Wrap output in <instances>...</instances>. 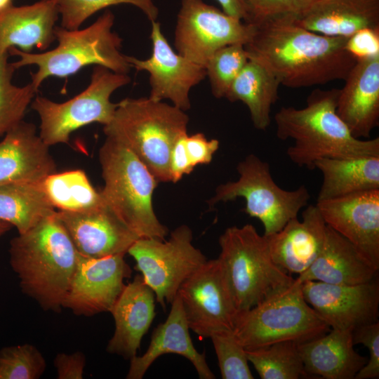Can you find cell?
<instances>
[{
	"mask_svg": "<svg viewBox=\"0 0 379 379\" xmlns=\"http://www.w3.org/2000/svg\"><path fill=\"white\" fill-rule=\"evenodd\" d=\"M251 25L253 33L244 44L248 59L263 65L286 87L345 80L357 62L345 48L348 38L310 31L297 23L295 15Z\"/></svg>",
	"mask_w": 379,
	"mask_h": 379,
	"instance_id": "obj_1",
	"label": "cell"
},
{
	"mask_svg": "<svg viewBox=\"0 0 379 379\" xmlns=\"http://www.w3.org/2000/svg\"><path fill=\"white\" fill-rule=\"evenodd\" d=\"M339 89H314L302 108L282 107L274 115L276 135L281 140L291 139L286 154L291 162L308 170L315 169L324 158L379 156V138H354L336 113Z\"/></svg>",
	"mask_w": 379,
	"mask_h": 379,
	"instance_id": "obj_2",
	"label": "cell"
},
{
	"mask_svg": "<svg viewBox=\"0 0 379 379\" xmlns=\"http://www.w3.org/2000/svg\"><path fill=\"white\" fill-rule=\"evenodd\" d=\"M8 251L22 292L44 310L60 312L79 253L56 212L13 238Z\"/></svg>",
	"mask_w": 379,
	"mask_h": 379,
	"instance_id": "obj_3",
	"label": "cell"
},
{
	"mask_svg": "<svg viewBox=\"0 0 379 379\" xmlns=\"http://www.w3.org/2000/svg\"><path fill=\"white\" fill-rule=\"evenodd\" d=\"M114 22V14L107 10L84 29H67L55 26L57 46L38 53L11 48L9 55L18 58L12 64L15 69L28 65L37 67L36 72L31 73V84L37 91L47 78L67 77L90 65L128 74L131 66L127 55L121 52L122 39L112 30Z\"/></svg>",
	"mask_w": 379,
	"mask_h": 379,
	"instance_id": "obj_4",
	"label": "cell"
},
{
	"mask_svg": "<svg viewBox=\"0 0 379 379\" xmlns=\"http://www.w3.org/2000/svg\"><path fill=\"white\" fill-rule=\"evenodd\" d=\"M185 111L149 97L126 98L117 103L104 126L106 137L127 147L159 182H171L170 154L175 141L187 133Z\"/></svg>",
	"mask_w": 379,
	"mask_h": 379,
	"instance_id": "obj_5",
	"label": "cell"
},
{
	"mask_svg": "<svg viewBox=\"0 0 379 379\" xmlns=\"http://www.w3.org/2000/svg\"><path fill=\"white\" fill-rule=\"evenodd\" d=\"M105 205L139 238L164 240L168 228L157 218L152 197L159 181L125 145L106 137L98 153Z\"/></svg>",
	"mask_w": 379,
	"mask_h": 379,
	"instance_id": "obj_6",
	"label": "cell"
},
{
	"mask_svg": "<svg viewBox=\"0 0 379 379\" xmlns=\"http://www.w3.org/2000/svg\"><path fill=\"white\" fill-rule=\"evenodd\" d=\"M218 242V258L237 313L283 292L294 282L274 263L266 237L253 225L227 228Z\"/></svg>",
	"mask_w": 379,
	"mask_h": 379,
	"instance_id": "obj_7",
	"label": "cell"
},
{
	"mask_svg": "<svg viewBox=\"0 0 379 379\" xmlns=\"http://www.w3.org/2000/svg\"><path fill=\"white\" fill-rule=\"evenodd\" d=\"M330 329L305 300L296 278L283 292L238 312L233 333L245 350H250L280 341L303 343Z\"/></svg>",
	"mask_w": 379,
	"mask_h": 379,
	"instance_id": "obj_8",
	"label": "cell"
},
{
	"mask_svg": "<svg viewBox=\"0 0 379 379\" xmlns=\"http://www.w3.org/2000/svg\"><path fill=\"white\" fill-rule=\"evenodd\" d=\"M237 170L239 178L218 185L208 201L209 206L244 198V211L261 222L265 236L281 230L308 205L310 194L305 185L293 190L281 188L272 178L269 164L253 154L239 162Z\"/></svg>",
	"mask_w": 379,
	"mask_h": 379,
	"instance_id": "obj_9",
	"label": "cell"
},
{
	"mask_svg": "<svg viewBox=\"0 0 379 379\" xmlns=\"http://www.w3.org/2000/svg\"><path fill=\"white\" fill-rule=\"evenodd\" d=\"M130 82L128 74L95 66L88 86L69 100L56 102L35 96L30 105L40 119L39 136L46 145L52 146L68 143L74 131L88 124L107 125L117 106L110 100L111 95Z\"/></svg>",
	"mask_w": 379,
	"mask_h": 379,
	"instance_id": "obj_10",
	"label": "cell"
},
{
	"mask_svg": "<svg viewBox=\"0 0 379 379\" xmlns=\"http://www.w3.org/2000/svg\"><path fill=\"white\" fill-rule=\"evenodd\" d=\"M127 253L164 309L176 297L182 282L207 260L192 244V232L185 225L175 228L167 241L140 238Z\"/></svg>",
	"mask_w": 379,
	"mask_h": 379,
	"instance_id": "obj_11",
	"label": "cell"
},
{
	"mask_svg": "<svg viewBox=\"0 0 379 379\" xmlns=\"http://www.w3.org/2000/svg\"><path fill=\"white\" fill-rule=\"evenodd\" d=\"M253 26L230 15L203 0H180L174 46L178 53L205 67L219 48L245 44Z\"/></svg>",
	"mask_w": 379,
	"mask_h": 379,
	"instance_id": "obj_12",
	"label": "cell"
},
{
	"mask_svg": "<svg viewBox=\"0 0 379 379\" xmlns=\"http://www.w3.org/2000/svg\"><path fill=\"white\" fill-rule=\"evenodd\" d=\"M190 330L202 338L233 331L237 311L218 258L206 260L178 291Z\"/></svg>",
	"mask_w": 379,
	"mask_h": 379,
	"instance_id": "obj_13",
	"label": "cell"
},
{
	"mask_svg": "<svg viewBox=\"0 0 379 379\" xmlns=\"http://www.w3.org/2000/svg\"><path fill=\"white\" fill-rule=\"evenodd\" d=\"M151 23V56L141 60L127 55V60L131 68L149 74L150 98L168 100L185 112L191 107L190 91L206 78V69L175 53L164 35L160 23L157 20Z\"/></svg>",
	"mask_w": 379,
	"mask_h": 379,
	"instance_id": "obj_14",
	"label": "cell"
},
{
	"mask_svg": "<svg viewBox=\"0 0 379 379\" xmlns=\"http://www.w3.org/2000/svg\"><path fill=\"white\" fill-rule=\"evenodd\" d=\"M301 290L306 302L331 328L353 331L378 321V277L354 285L305 281Z\"/></svg>",
	"mask_w": 379,
	"mask_h": 379,
	"instance_id": "obj_15",
	"label": "cell"
},
{
	"mask_svg": "<svg viewBox=\"0 0 379 379\" xmlns=\"http://www.w3.org/2000/svg\"><path fill=\"white\" fill-rule=\"evenodd\" d=\"M124 255L90 258L79 253L62 307L85 317L109 312L126 285L124 279L131 274Z\"/></svg>",
	"mask_w": 379,
	"mask_h": 379,
	"instance_id": "obj_16",
	"label": "cell"
},
{
	"mask_svg": "<svg viewBox=\"0 0 379 379\" xmlns=\"http://www.w3.org/2000/svg\"><path fill=\"white\" fill-rule=\"evenodd\" d=\"M326 224L379 267V190L317 201Z\"/></svg>",
	"mask_w": 379,
	"mask_h": 379,
	"instance_id": "obj_17",
	"label": "cell"
},
{
	"mask_svg": "<svg viewBox=\"0 0 379 379\" xmlns=\"http://www.w3.org/2000/svg\"><path fill=\"white\" fill-rule=\"evenodd\" d=\"M77 251L90 258L126 254L138 239L105 204L82 211H57Z\"/></svg>",
	"mask_w": 379,
	"mask_h": 379,
	"instance_id": "obj_18",
	"label": "cell"
},
{
	"mask_svg": "<svg viewBox=\"0 0 379 379\" xmlns=\"http://www.w3.org/2000/svg\"><path fill=\"white\" fill-rule=\"evenodd\" d=\"M48 145L32 123L21 121L0 142V185L41 183L56 172Z\"/></svg>",
	"mask_w": 379,
	"mask_h": 379,
	"instance_id": "obj_19",
	"label": "cell"
},
{
	"mask_svg": "<svg viewBox=\"0 0 379 379\" xmlns=\"http://www.w3.org/2000/svg\"><path fill=\"white\" fill-rule=\"evenodd\" d=\"M339 89L336 113L359 139L379 125V55L357 60Z\"/></svg>",
	"mask_w": 379,
	"mask_h": 379,
	"instance_id": "obj_20",
	"label": "cell"
},
{
	"mask_svg": "<svg viewBox=\"0 0 379 379\" xmlns=\"http://www.w3.org/2000/svg\"><path fill=\"white\" fill-rule=\"evenodd\" d=\"M302 220H290L279 232L265 236L274 263L288 274L306 271L319 255L326 224L317 205L308 204Z\"/></svg>",
	"mask_w": 379,
	"mask_h": 379,
	"instance_id": "obj_21",
	"label": "cell"
},
{
	"mask_svg": "<svg viewBox=\"0 0 379 379\" xmlns=\"http://www.w3.org/2000/svg\"><path fill=\"white\" fill-rule=\"evenodd\" d=\"M155 295L141 274L125 285L109 312L114 321V334L106 350L131 359L137 355L141 340L155 317Z\"/></svg>",
	"mask_w": 379,
	"mask_h": 379,
	"instance_id": "obj_22",
	"label": "cell"
},
{
	"mask_svg": "<svg viewBox=\"0 0 379 379\" xmlns=\"http://www.w3.org/2000/svg\"><path fill=\"white\" fill-rule=\"evenodd\" d=\"M170 312L164 323L154 330L149 347L141 356L135 355L130 359L127 379H141L153 362L166 354L181 355L193 364L201 379H214L204 352H199L194 347L179 295L172 301Z\"/></svg>",
	"mask_w": 379,
	"mask_h": 379,
	"instance_id": "obj_23",
	"label": "cell"
},
{
	"mask_svg": "<svg viewBox=\"0 0 379 379\" xmlns=\"http://www.w3.org/2000/svg\"><path fill=\"white\" fill-rule=\"evenodd\" d=\"M379 267L342 235L326 225L323 248L312 265L297 279L354 285L378 277Z\"/></svg>",
	"mask_w": 379,
	"mask_h": 379,
	"instance_id": "obj_24",
	"label": "cell"
},
{
	"mask_svg": "<svg viewBox=\"0 0 379 379\" xmlns=\"http://www.w3.org/2000/svg\"><path fill=\"white\" fill-rule=\"evenodd\" d=\"M58 11L53 0L31 5L9 6L0 12V53L15 47L31 53L46 51L55 41L54 29Z\"/></svg>",
	"mask_w": 379,
	"mask_h": 379,
	"instance_id": "obj_25",
	"label": "cell"
},
{
	"mask_svg": "<svg viewBox=\"0 0 379 379\" xmlns=\"http://www.w3.org/2000/svg\"><path fill=\"white\" fill-rule=\"evenodd\" d=\"M295 21L315 33L348 38L364 29H379V0H312Z\"/></svg>",
	"mask_w": 379,
	"mask_h": 379,
	"instance_id": "obj_26",
	"label": "cell"
},
{
	"mask_svg": "<svg viewBox=\"0 0 379 379\" xmlns=\"http://www.w3.org/2000/svg\"><path fill=\"white\" fill-rule=\"evenodd\" d=\"M352 331L331 328L312 340L298 343L307 373L324 379H354L368 359L354 349Z\"/></svg>",
	"mask_w": 379,
	"mask_h": 379,
	"instance_id": "obj_27",
	"label": "cell"
},
{
	"mask_svg": "<svg viewBox=\"0 0 379 379\" xmlns=\"http://www.w3.org/2000/svg\"><path fill=\"white\" fill-rule=\"evenodd\" d=\"M314 167L323 176L317 201L379 190V156L324 158Z\"/></svg>",
	"mask_w": 379,
	"mask_h": 379,
	"instance_id": "obj_28",
	"label": "cell"
},
{
	"mask_svg": "<svg viewBox=\"0 0 379 379\" xmlns=\"http://www.w3.org/2000/svg\"><path fill=\"white\" fill-rule=\"evenodd\" d=\"M279 85L270 70L248 59L224 98L230 102H242L249 110L254 127L265 131L271 124L272 107L279 98Z\"/></svg>",
	"mask_w": 379,
	"mask_h": 379,
	"instance_id": "obj_29",
	"label": "cell"
},
{
	"mask_svg": "<svg viewBox=\"0 0 379 379\" xmlns=\"http://www.w3.org/2000/svg\"><path fill=\"white\" fill-rule=\"evenodd\" d=\"M56 209L41 183H11L0 185V220L9 223L22 234Z\"/></svg>",
	"mask_w": 379,
	"mask_h": 379,
	"instance_id": "obj_30",
	"label": "cell"
},
{
	"mask_svg": "<svg viewBox=\"0 0 379 379\" xmlns=\"http://www.w3.org/2000/svg\"><path fill=\"white\" fill-rule=\"evenodd\" d=\"M54 208L63 211H82L104 204L100 191L91 185L83 170L54 173L42 182Z\"/></svg>",
	"mask_w": 379,
	"mask_h": 379,
	"instance_id": "obj_31",
	"label": "cell"
},
{
	"mask_svg": "<svg viewBox=\"0 0 379 379\" xmlns=\"http://www.w3.org/2000/svg\"><path fill=\"white\" fill-rule=\"evenodd\" d=\"M246 352L248 361L262 379L310 378L294 341H280Z\"/></svg>",
	"mask_w": 379,
	"mask_h": 379,
	"instance_id": "obj_32",
	"label": "cell"
},
{
	"mask_svg": "<svg viewBox=\"0 0 379 379\" xmlns=\"http://www.w3.org/2000/svg\"><path fill=\"white\" fill-rule=\"evenodd\" d=\"M9 55L8 51L0 53V137L23 120L38 91L31 82L23 86L13 84L16 69Z\"/></svg>",
	"mask_w": 379,
	"mask_h": 379,
	"instance_id": "obj_33",
	"label": "cell"
},
{
	"mask_svg": "<svg viewBox=\"0 0 379 379\" xmlns=\"http://www.w3.org/2000/svg\"><path fill=\"white\" fill-rule=\"evenodd\" d=\"M61 17V27L77 29L96 12L119 4H130L140 9L150 22L156 21L159 9L153 0H53Z\"/></svg>",
	"mask_w": 379,
	"mask_h": 379,
	"instance_id": "obj_34",
	"label": "cell"
},
{
	"mask_svg": "<svg viewBox=\"0 0 379 379\" xmlns=\"http://www.w3.org/2000/svg\"><path fill=\"white\" fill-rule=\"evenodd\" d=\"M248 60L244 45L233 44L217 50L208 60L205 69L213 95L225 97L231 84Z\"/></svg>",
	"mask_w": 379,
	"mask_h": 379,
	"instance_id": "obj_35",
	"label": "cell"
},
{
	"mask_svg": "<svg viewBox=\"0 0 379 379\" xmlns=\"http://www.w3.org/2000/svg\"><path fill=\"white\" fill-rule=\"evenodd\" d=\"M46 368L45 358L32 344L7 346L0 350V379H38Z\"/></svg>",
	"mask_w": 379,
	"mask_h": 379,
	"instance_id": "obj_36",
	"label": "cell"
},
{
	"mask_svg": "<svg viewBox=\"0 0 379 379\" xmlns=\"http://www.w3.org/2000/svg\"><path fill=\"white\" fill-rule=\"evenodd\" d=\"M223 379H253L245 348L233 331H222L210 337Z\"/></svg>",
	"mask_w": 379,
	"mask_h": 379,
	"instance_id": "obj_37",
	"label": "cell"
},
{
	"mask_svg": "<svg viewBox=\"0 0 379 379\" xmlns=\"http://www.w3.org/2000/svg\"><path fill=\"white\" fill-rule=\"evenodd\" d=\"M312 0H241L248 15L246 23L254 24L284 15L302 14Z\"/></svg>",
	"mask_w": 379,
	"mask_h": 379,
	"instance_id": "obj_38",
	"label": "cell"
},
{
	"mask_svg": "<svg viewBox=\"0 0 379 379\" xmlns=\"http://www.w3.org/2000/svg\"><path fill=\"white\" fill-rule=\"evenodd\" d=\"M354 344H362L369 352L366 364L357 373L354 379L379 378V321L360 326L352 331Z\"/></svg>",
	"mask_w": 379,
	"mask_h": 379,
	"instance_id": "obj_39",
	"label": "cell"
},
{
	"mask_svg": "<svg viewBox=\"0 0 379 379\" xmlns=\"http://www.w3.org/2000/svg\"><path fill=\"white\" fill-rule=\"evenodd\" d=\"M345 48L357 60L379 55V29L359 30L348 37Z\"/></svg>",
	"mask_w": 379,
	"mask_h": 379,
	"instance_id": "obj_40",
	"label": "cell"
},
{
	"mask_svg": "<svg viewBox=\"0 0 379 379\" xmlns=\"http://www.w3.org/2000/svg\"><path fill=\"white\" fill-rule=\"evenodd\" d=\"M185 142L188 157L194 167L211 163L220 145L218 140H208L202 133L187 135Z\"/></svg>",
	"mask_w": 379,
	"mask_h": 379,
	"instance_id": "obj_41",
	"label": "cell"
},
{
	"mask_svg": "<svg viewBox=\"0 0 379 379\" xmlns=\"http://www.w3.org/2000/svg\"><path fill=\"white\" fill-rule=\"evenodd\" d=\"M86 357L81 352L72 354L58 353L53 364L58 379H82L84 378Z\"/></svg>",
	"mask_w": 379,
	"mask_h": 379,
	"instance_id": "obj_42",
	"label": "cell"
},
{
	"mask_svg": "<svg viewBox=\"0 0 379 379\" xmlns=\"http://www.w3.org/2000/svg\"><path fill=\"white\" fill-rule=\"evenodd\" d=\"M182 135L174 143L170 154L171 182H178L184 175L190 174L194 168L185 147V137Z\"/></svg>",
	"mask_w": 379,
	"mask_h": 379,
	"instance_id": "obj_43",
	"label": "cell"
},
{
	"mask_svg": "<svg viewBox=\"0 0 379 379\" xmlns=\"http://www.w3.org/2000/svg\"><path fill=\"white\" fill-rule=\"evenodd\" d=\"M227 14L247 21L248 15L241 0H216Z\"/></svg>",
	"mask_w": 379,
	"mask_h": 379,
	"instance_id": "obj_44",
	"label": "cell"
},
{
	"mask_svg": "<svg viewBox=\"0 0 379 379\" xmlns=\"http://www.w3.org/2000/svg\"><path fill=\"white\" fill-rule=\"evenodd\" d=\"M12 225L8 222L0 220V237L11 230Z\"/></svg>",
	"mask_w": 379,
	"mask_h": 379,
	"instance_id": "obj_45",
	"label": "cell"
},
{
	"mask_svg": "<svg viewBox=\"0 0 379 379\" xmlns=\"http://www.w3.org/2000/svg\"><path fill=\"white\" fill-rule=\"evenodd\" d=\"M13 0H0V12L13 5Z\"/></svg>",
	"mask_w": 379,
	"mask_h": 379,
	"instance_id": "obj_46",
	"label": "cell"
}]
</instances>
